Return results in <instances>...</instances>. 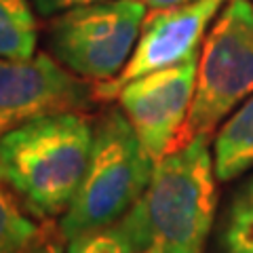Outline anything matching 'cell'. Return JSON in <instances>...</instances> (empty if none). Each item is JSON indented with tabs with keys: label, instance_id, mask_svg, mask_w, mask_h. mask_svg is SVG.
<instances>
[{
	"label": "cell",
	"instance_id": "277c9868",
	"mask_svg": "<svg viewBox=\"0 0 253 253\" xmlns=\"http://www.w3.org/2000/svg\"><path fill=\"white\" fill-rule=\"evenodd\" d=\"M253 95V0H226L199 51L194 99L181 146L211 135Z\"/></svg>",
	"mask_w": 253,
	"mask_h": 253
},
{
	"label": "cell",
	"instance_id": "9c48e42d",
	"mask_svg": "<svg viewBox=\"0 0 253 253\" xmlns=\"http://www.w3.org/2000/svg\"><path fill=\"white\" fill-rule=\"evenodd\" d=\"M211 150L219 181L253 171V95L219 125Z\"/></svg>",
	"mask_w": 253,
	"mask_h": 253
},
{
	"label": "cell",
	"instance_id": "7a4b0ae2",
	"mask_svg": "<svg viewBox=\"0 0 253 253\" xmlns=\"http://www.w3.org/2000/svg\"><path fill=\"white\" fill-rule=\"evenodd\" d=\"M95 125L83 112L34 118L0 137V181L32 215L63 217L84 177Z\"/></svg>",
	"mask_w": 253,
	"mask_h": 253
},
{
	"label": "cell",
	"instance_id": "ba28073f",
	"mask_svg": "<svg viewBox=\"0 0 253 253\" xmlns=\"http://www.w3.org/2000/svg\"><path fill=\"white\" fill-rule=\"evenodd\" d=\"M224 4L226 0H196L171 9L150 11L125 70L112 81L95 84V99L110 101L129 81L179 66L199 55L205 34Z\"/></svg>",
	"mask_w": 253,
	"mask_h": 253
},
{
	"label": "cell",
	"instance_id": "6da1fadb",
	"mask_svg": "<svg viewBox=\"0 0 253 253\" xmlns=\"http://www.w3.org/2000/svg\"><path fill=\"white\" fill-rule=\"evenodd\" d=\"M217 209V173L209 135L156 161L144 196L121 219L135 249L205 253Z\"/></svg>",
	"mask_w": 253,
	"mask_h": 253
},
{
	"label": "cell",
	"instance_id": "3957f363",
	"mask_svg": "<svg viewBox=\"0 0 253 253\" xmlns=\"http://www.w3.org/2000/svg\"><path fill=\"white\" fill-rule=\"evenodd\" d=\"M154 165L123 110L106 112L95 125L84 177L70 209L59 217L57 228L63 241L121 221L144 196Z\"/></svg>",
	"mask_w": 253,
	"mask_h": 253
},
{
	"label": "cell",
	"instance_id": "8992f818",
	"mask_svg": "<svg viewBox=\"0 0 253 253\" xmlns=\"http://www.w3.org/2000/svg\"><path fill=\"white\" fill-rule=\"evenodd\" d=\"M196 68L199 55L179 66L129 81L116 93L118 108L154 163L181 148L194 99Z\"/></svg>",
	"mask_w": 253,
	"mask_h": 253
},
{
	"label": "cell",
	"instance_id": "5b68a950",
	"mask_svg": "<svg viewBox=\"0 0 253 253\" xmlns=\"http://www.w3.org/2000/svg\"><path fill=\"white\" fill-rule=\"evenodd\" d=\"M146 9L137 0H108L61 13L49 26L51 55L83 81H112L135 49Z\"/></svg>",
	"mask_w": 253,
	"mask_h": 253
},
{
	"label": "cell",
	"instance_id": "30bf717a",
	"mask_svg": "<svg viewBox=\"0 0 253 253\" xmlns=\"http://www.w3.org/2000/svg\"><path fill=\"white\" fill-rule=\"evenodd\" d=\"M217 253H253V173L241 181L221 213Z\"/></svg>",
	"mask_w": 253,
	"mask_h": 253
},
{
	"label": "cell",
	"instance_id": "7c38bea8",
	"mask_svg": "<svg viewBox=\"0 0 253 253\" xmlns=\"http://www.w3.org/2000/svg\"><path fill=\"white\" fill-rule=\"evenodd\" d=\"M42 228L21 209L19 199L0 181V253H26Z\"/></svg>",
	"mask_w": 253,
	"mask_h": 253
},
{
	"label": "cell",
	"instance_id": "9a60e30c",
	"mask_svg": "<svg viewBox=\"0 0 253 253\" xmlns=\"http://www.w3.org/2000/svg\"><path fill=\"white\" fill-rule=\"evenodd\" d=\"M26 253H66L63 251V236L59 232V228H51V226L44 228Z\"/></svg>",
	"mask_w": 253,
	"mask_h": 253
},
{
	"label": "cell",
	"instance_id": "4fadbf2b",
	"mask_svg": "<svg viewBox=\"0 0 253 253\" xmlns=\"http://www.w3.org/2000/svg\"><path fill=\"white\" fill-rule=\"evenodd\" d=\"M135 251H137L135 243H133L123 221H116L114 226L101 228V230L76 236V239L68 241L66 247V253H135Z\"/></svg>",
	"mask_w": 253,
	"mask_h": 253
},
{
	"label": "cell",
	"instance_id": "5bb4252c",
	"mask_svg": "<svg viewBox=\"0 0 253 253\" xmlns=\"http://www.w3.org/2000/svg\"><path fill=\"white\" fill-rule=\"evenodd\" d=\"M30 2L34 6L38 17L53 19L66 11L81 9V6H89V4H97V2H108V0H30Z\"/></svg>",
	"mask_w": 253,
	"mask_h": 253
},
{
	"label": "cell",
	"instance_id": "e0dca14e",
	"mask_svg": "<svg viewBox=\"0 0 253 253\" xmlns=\"http://www.w3.org/2000/svg\"><path fill=\"white\" fill-rule=\"evenodd\" d=\"M135 253H163V251H161V247H156V245H150V247L141 249V251H135Z\"/></svg>",
	"mask_w": 253,
	"mask_h": 253
},
{
	"label": "cell",
	"instance_id": "2e32d148",
	"mask_svg": "<svg viewBox=\"0 0 253 253\" xmlns=\"http://www.w3.org/2000/svg\"><path fill=\"white\" fill-rule=\"evenodd\" d=\"M137 2L146 4L150 11H154V9H171V6L190 4V2H196V0H137Z\"/></svg>",
	"mask_w": 253,
	"mask_h": 253
},
{
	"label": "cell",
	"instance_id": "8fae6325",
	"mask_svg": "<svg viewBox=\"0 0 253 253\" xmlns=\"http://www.w3.org/2000/svg\"><path fill=\"white\" fill-rule=\"evenodd\" d=\"M38 23L30 0H0V59L36 55Z\"/></svg>",
	"mask_w": 253,
	"mask_h": 253
},
{
	"label": "cell",
	"instance_id": "52a82bcc",
	"mask_svg": "<svg viewBox=\"0 0 253 253\" xmlns=\"http://www.w3.org/2000/svg\"><path fill=\"white\" fill-rule=\"evenodd\" d=\"M93 97L89 81L66 70L51 53L0 59V137L46 114L81 112Z\"/></svg>",
	"mask_w": 253,
	"mask_h": 253
}]
</instances>
